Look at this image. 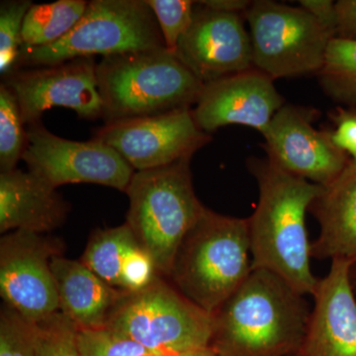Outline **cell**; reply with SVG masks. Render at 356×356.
Returning <instances> with one entry per match:
<instances>
[{
    "instance_id": "33",
    "label": "cell",
    "mask_w": 356,
    "mask_h": 356,
    "mask_svg": "<svg viewBox=\"0 0 356 356\" xmlns=\"http://www.w3.org/2000/svg\"><path fill=\"white\" fill-rule=\"evenodd\" d=\"M199 3L213 10L240 14L245 13L248 7L252 6V2L247 0H207V1H199Z\"/></svg>"
},
{
    "instance_id": "14",
    "label": "cell",
    "mask_w": 356,
    "mask_h": 356,
    "mask_svg": "<svg viewBox=\"0 0 356 356\" xmlns=\"http://www.w3.org/2000/svg\"><path fill=\"white\" fill-rule=\"evenodd\" d=\"M310 113L283 105L264 133L267 158L285 172L327 186L348 165L350 159L332 142L331 132L312 126Z\"/></svg>"
},
{
    "instance_id": "36",
    "label": "cell",
    "mask_w": 356,
    "mask_h": 356,
    "mask_svg": "<svg viewBox=\"0 0 356 356\" xmlns=\"http://www.w3.org/2000/svg\"><path fill=\"white\" fill-rule=\"evenodd\" d=\"M177 353H153V355H149L147 356H177Z\"/></svg>"
},
{
    "instance_id": "10",
    "label": "cell",
    "mask_w": 356,
    "mask_h": 356,
    "mask_svg": "<svg viewBox=\"0 0 356 356\" xmlns=\"http://www.w3.org/2000/svg\"><path fill=\"white\" fill-rule=\"evenodd\" d=\"M58 238L16 229L0 240V295L6 305L36 323L60 311L51 259L63 255Z\"/></svg>"
},
{
    "instance_id": "26",
    "label": "cell",
    "mask_w": 356,
    "mask_h": 356,
    "mask_svg": "<svg viewBox=\"0 0 356 356\" xmlns=\"http://www.w3.org/2000/svg\"><path fill=\"white\" fill-rule=\"evenodd\" d=\"M77 346L81 356H147L156 353L108 327L79 330Z\"/></svg>"
},
{
    "instance_id": "8",
    "label": "cell",
    "mask_w": 356,
    "mask_h": 356,
    "mask_svg": "<svg viewBox=\"0 0 356 356\" xmlns=\"http://www.w3.org/2000/svg\"><path fill=\"white\" fill-rule=\"evenodd\" d=\"M252 65L271 79L320 72L334 34L308 11L269 0L254 1L245 13Z\"/></svg>"
},
{
    "instance_id": "18",
    "label": "cell",
    "mask_w": 356,
    "mask_h": 356,
    "mask_svg": "<svg viewBox=\"0 0 356 356\" xmlns=\"http://www.w3.org/2000/svg\"><path fill=\"white\" fill-rule=\"evenodd\" d=\"M320 225L312 243L316 259L356 262V165L350 161L343 172L322 191L310 209Z\"/></svg>"
},
{
    "instance_id": "9",
    "label": "cell",
    "mask_w": 356,
    "mask_h": 356,
    "mask_svg": "<svg viewBox=\"0 0 356 356\" xmlns=\"http://www.w3.org/2000/svg\"><path fill=\"white\" fill-rule=\"evenodd\" d=\"M22 159L53 188L70 184H95L126 192L135 170L102 140L76 142L54 135L41 120L26 125Z\"/></svg>"
},
{
    "instance_id": "22",
    "label": "cell",
    "mask_w": 356,
    "mask_h": 356,
    "mask_svg": "<svg viewBox=\"0 0 356 356\" xmlns=\"http://www.w3.org/2000/svg\"><path fill=\"white\" fill-rule=\"evenodd\" d=\"M318 76L323 88L334 102L355 106L356 41L332 38Z\"/></svg>"
},
{
    "instance_id": "21",
    "label": "cell",
    "mask_w": 356,
    "mask_h": 356,
    "mask_svg": "<svg viewBox=\"0 0 356 356\" xmlns=\"http://www.w3.org/2000/svg\"><path fill=\"white\" fill-rule=\"evenodd\" d=\"M139 245L127 222L115 228L96 229L81 261L110 286L121 289V269L130 250Z\"/></svg>"
},
{
    "instance_id": "2",
    "label": "cell",
    "mask_w": 356,
    "mask_h": 356,
    "mask_svg": "<svg viewBox=\"0 0 356 356\" xmlns=\"http://www.w3.org/2000/svg\"><path fill=\"white\" fill-rule=\"evenodd\" d=\"M311 310L305 295L275 273L252 269L213 314L217 356H293L301 350Z\"/></svg>"
},
{
    "instance_id": "1",
    "label": "cell",
    "mask_w": 356,
    "mask_h": 356,
    "mask_svg": "<svg viewBox=\"0 0 356 356\" xmlns=\"http://www.w3.org/2000/svg\"><path fill=\"white\" fill-rule=\"evenodd\" d=\"M248 165L259 191L247 219L252 269H266L297 292L313 295L318 280L311 269L306 214L323 186L285 172L268 158L252 159Z\"/></svg>"
},
{
    "instance_id": "24",
    "label": "cell",
    "mask_w": 356,
    "mask_h": 356,
    "mask_svg": "<svg viewBox=\"0 0 356 356\" xmlns=\"http://www.w3.org/2000/svg\"><path fill=\"white\" fill-rule=\"evenodd\" d=\"M30 0L2 1L0 6V74L7 77L17 70L23 48L22 27Z\"/></svg>"
},
{
    "instance_id": "5",
    "label": "cell",
    "mask_w": 356,
    "mask_h": 356,
    "mask_svg": "<svg viewBox=\"0 0 356 356\" xmlns=\"http://www.w3.org/2000/svg\"><path fill=\"white\" fill-rule=\"evenodd\" d=\"M125 193L126 222L159 275L170 277L178 248L205 208L194 191L191 159L135 172Z\"/></svg>"
},
{
    "instance_id": "4",
    "label": "cell",
    "mask_w": 356,
    "mask_h": 356,
    "mask_svg": "<svg viewBox=\"0 0 356 356\" xmlns=\"http://www.w3.org/2000/svg\"><path fill=\"white\" fill-rule=\"evenodd\" d=\"M252 270L248 220L205 207L178 248L170 278L184 297L213 315Z\"/></svg>"
},
{
    "instance_id": "37",
    "label": "cell",
    "mask_w": 356,
    "mask_h": 356,
    "mask_svg": "<svg viewBox=\"0 0 356 356\" xmlns=\"http://www.w3.org/2000/svg\"><path fill=\"white\" fill-rule=\"evenodd\" d=\"M293 356H303L301 353H297V355H293Z\"/></svg>"
},
{
    "instance_id": "27",
    "label": "cell",
    "mask_w": 356,
    "mask_h": 356,
    "mask_svg": "<svg viewBox=\"0 0 356 356\" xmlns=\"http://www.w3.org/2000/svg\"><path fill=\"white\" fill-rule=\"evenodd\" d=\"M156 16L166 49L175 51L191 27L196 2L191 0H146Z\"/></svg>"
},
{
    "instance_id": "32",
    "label": "cell",
    "mask_w": 356,
    "mask_h": 356,
    "mask_svg": "<svg viewBox=\"0 0 356 356\" xmlns=\"http://www.w3.org/2000/svg\"><path fill=\"white\" fill-rule=\"evenodd\" d=\"M300 6L314 16L318 23L332 31L336 37V2L332 0H301Z\"/></svg>"
},
{
    "instance_id": "16",
    "label": "cell",
    "mask_w": 356,
    "mask_h": 356,
    "mask_svg": "<svg viewBox=\"0 0 356 356\" xmlns=\"http://www.w3.org/2000/svg\"><path fill=\"white\" fill-rule=\"evenodd\" d=\"M350 261H332L318 280L308 327L300 353L303 356H356V297Z\"/></svg>"
},
{
    "instance_id": "15",
    "label": "cell",
    "mask_w": 356,
    "mask_h": 356,
    "mask_svg": "<svg viewBox=\"0 0 356 356\" xmlns=\"http://www.w3.org/2000/svg\"><path fill=\"white\" fill-rule=\"evenodd\" d=\"M283 103L273 79L252 67L205 84L192 115L207 134L224 126L243 125L264 135Z\"/></svg>"
},
{
    "instance_id": "6",
    "label": "cell",
    "mask_w": 356,
    "mask_h": 356,
    "mask_svg": "<svg viewBox=\"0 0 356 356\" xmlns=\"http://www.w3.org/2000/svg\"><path fill=\"white\" fill-rule=\"evenodd\" d=\"M161 48L165 41L146 0H92L64 38L50 46L23 47L17 70Z\"/></svg>"
},
{
    "instance_id": "3",
    "label": "cell",
    "mask_w": 356,
    "mask_h": 356,
    "mask_svg": "<svg viewBox=\"0 0 356 356\" xmlns=\"http://www.w3.org/2000/svg\"><path fill=\"white\" fill-rule=\"evenodd\" d=\"M96 76L105 124L192 109L205 86L166 48L103 57Z\"/></svg>"
},
{
    "instance_id": "12",
    "label": "cell",
    "mask_w": 356,
    "mask_h": 356,
    "mask_svg": "<svg viewBox=\"0 0 356 356\" xmlns=\"http://www.w3.org/2000/svg\"><path fill=\"white\" fill-rule=\"evenodd\" d=\"M95 58H77L57 65L17 70L4 84L17 98L25 126L41 120L53 107H65L81 118L95 120L103 115Z\"/></svg>"
},
{
    "instance_id": "17",
    "label": "cell",
    "mask_w": 356,
    "mask_h": 356,
    "mask_svg": "<svg viewBox=\"0 0 356 356\" xmlns=\"http://www.w3.org/2000/svg\"><path fill=\"white\" fill-rule=\"evenodd\" d=\"M69 212V203L56 188L32 172H0V233H49L64 224Z\"/></svg>"
},
{
    "instance_id": "28",
    "label": "cell",
    "mask_w": 356,
    "mask_h": 356,
    "mask_svg": "<svg viewBox=\"0 0 356 356\" xmlns=\"http://www.w3.org/2000/svg\"><path fill=\"white\" fill-rule=\"evenodd\" d=\"M0 356H37L31 323L7 305L0 314Z\"/></svg>"
},
{
    "instance_id": "13",
    "label": "cell",
    "mask_w": 356,
    "mask_h": 356,
    "mask_svg": "<svg viewBox=\"0 0 356 356\" xmlns=\"http://www.w3.org/2000/svg\"><path fill=\"white\" fill-rule=\"evenodd\" d=\"M199 6L173 55L204 84L252 69V42L241 14Z\"/></svg>"
},
{
    "instance_id": "29",
    "label": "cell",
    "mask_w": 356,
    "mask_h": 356,
    "mask_svg": "<svg viewBox=\"0 0 356 356\" xmlns=\"http://www.w3.org/2000/svg\"><path fill=\"white\" fill-rule=\"evenodd\" d=\"M159 275L152 255L142 245L130 250L121 269V289L138 292L149 286Z\"/></svg>"
},
{
    "instance_id": "20",
    "label": "cell",
    "mask_w": 356,
    "mask_h": 356,
    "mask_svg": "<svg viewBox=\"0 0 356 356\" xmlns=\"http://www.w3.org/2000/svg\"><path fill=\"white\" fill-rule=\"evenodd\" d=\"M88 2L58 0L51 3L32 4L22 27L23 47L50 46L64 38L81 20Z\"/></svg>"
},
{
    "instance_id": "19",
    "label": "cell",
    "mask_w": 356,
    "mask_h": 356,
    "mask_svg": "<svg viewBox=\"0 0 356 356\" xmlns=\"http://www.w3.org/2000/svg\"><path fill=\"white\" fill-rule=\"evenodd\" d=\"M51 269L57 286L60 311L79 330L106 327L126 291L110 286L81 261L55 255Z\"/></svg>"
},
{
    "instance_id": "31",
    "label": "cell",
    "mask_w": 356,
    "mask_h": 356,
    "mask_svg": "<svg viewBox=\"0 0 356 356\" xmlns=\"http://www.w3.org/2000/svg\"><path fill=\"white\" fill-rule=\"evenodd\" d=\"M336 9V38L356 41V0H339Z\"/></svg>"
},
{
    "instance_id": "30",
    "label": "cell",
    "mask_w": 356,
    "mask_h": 356,
    "mask_svg": "<svg viewBox=\"0 0 356 356\" xmlns=\"http://www.w3.org/2000/svg\"><path fill=\"white\" fill-rule=\"evenodd\" d=\"M334 121L336 128L331 132L332 142L356 165V109H337Z\"/></svg>"
},
{
    "instance_id": "23",
    "label": "cell",
    "mask_w": 356,
    "mask_h": 356,
    "mask_svg": "<svg viewBox=\"0 0 356 356\" xmlns=\"http://www.w3.org/2000/svg\"><path fill=\"white\" fill-rule=\"evenodd\" d=\"M26 146V128L17 98L13 90L0 86V168L15 170Z\"/></svg>"
},
{
    "instance_id": "34",
    "label": "cell",
    "mask_w": 356,
    "mask_h": 356,
    "mask_svg": "<svg viewBox=\"0 0 356 356\" xmlns=\"http://www.w3.org/2000/svg\"><path fill=\"white\" fill-rule=\"evenodd\" d=\"M177 356H217V355L210 346H208V348L185 351V353H179Z\"/></svg>"
},
{
    "instance_id": "11",
    "label": "cell",
    "mask_w": 356,
    "mask_h": 356,
    "mask_svg": "<svg viewBox=\"0 0 356 356\" xmlns=\"http://www.w3.org/2000/svg\"><path fill=\"white\" fill-rule=\"evenodd\" d=\"M93 138L111 147L137 172L191 159L211 140L194 121L192 109L105 124Z\"/></svg>"
},
{
    "instance_id": "35",
    "label": "cell",
    "mask_w": 356,
    "mask_h": 356,
    "mask_svg": "<svg viewBox=\"0 0 356 356\" xmlns=\"http://www.w3.org/2000/svg\"><path fill=\"white\" fill-rule=\"evenodd\" d=\"M350 282L356 297V262L350 267Z\"/></svg>"
},
{
    "instance_id": "25",
    "label": "cell",
    "mask_w": 356,
    "mask_h": 356,
    "mask_svg": "<svg viewBox=\"0 0 356 356\" xmlns=\"http://www.w3.org/2000/svg\"><path fill=\"white\" fill-rule=\"evenodd\" d=\"M37 356H81L77 346V327L58 311L31 323Z\"/></svg>"
},
{
    "instance_id": "7",
    "label": "cell",
    "mask_w": 356,
    "mask_h": 356,
    "mask_svg": "<svg viewBox=\"0 0 356 356\" xmlns=\"http://www.w3.org/2000/svg\"><path fill=\"white\" fill-rule=\"evenodd\" d=\"M106 327L156 353H179L210 346L213 316L159 275L138 292H126Z\"/></svg>"
}]
</instances>
